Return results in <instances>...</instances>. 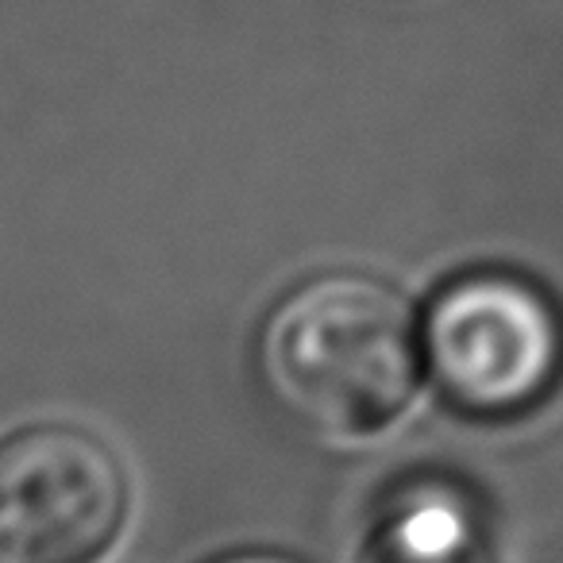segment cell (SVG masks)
I'll list each match as a JSON object with an SVG mask.
<instances>
[{"mask_svg": "<svg viewBox=\"0 0 563 563\" xmlns=\"http://www.w3.org/2000/svg\"><path fill=\"white\" fill-rule=\"evenodd\" d=\"M217 563H298L290 555H278V552H235V555H224Z\"/></svg>", "mask_w": 563, "mask_h": 563, "instance_id": "cell-5", "label": "cell"}, {"mask_svg": "<svg viewBox=\"0 0 563 563\" xmlns=\"http://www.w3.org/2000/svg\"><path fill=\"white\" fill-rule=\"evenodd\" d=\"M440 394L483 421L529 413L563 367V324L532 282L478 271L448 282L424 321Z\"/></svg>", "mask_w": 563, "mask_h": 563, "instance_id": "cell-3", "label": "cell"}, {"mask_svg": "<svg viewBox=\"0 0 563 563\" xmlns=\"http://www.w3.org/2000/svg\"><path fill=\"white\" fill-rule=\"evenodd\" d=\"M421 355L413 306L367 271L306 278L263 332V371L282 406L332 440L390 429L417 398Z\"/></svg>", "mask_w": 563, "mask_h": 563, "instance_id": "cell-1", "label": "cell"}, {"mask_svg": "<svg viewBox=\"0 0 563 563\" xmlns=\"http://www.w3.org/2000/svg\"><path fill=\"white\" fill-rule=\"evenodd\" d=\"M352 563H501V555L467 494L448 483H409L378 509Z\"/></svg>", "mask_w": 563, "mask_h": 563, "instance_id": "cell-4", "label": "cell"}, {"mask_svg": "<svg viewBox=\"0 0 563 563\" xmlns=\"http://www.w3.org/2000/svg\"><path fill=\"white\" fill-rule=\"evenodd\" d=\"M132 514L128 463L78 421L0 437V563H101Z\"/></svg>", "mask_w": 563, "mask_h": 563, "instance_id": "cell-2", "label": "cell"}]
</instances>
